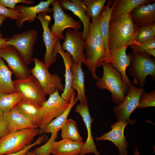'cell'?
Masks as SVG:
<instances>
[{"label": "cell", "instance_id": "obj_18", "mask_svg": "<svg viewBox=\"0 0 155 155\" xmlns=\"http://www.w3.org/2000/svg\"><path fill=\"white\" fill-rule=\"evenodd\" d=\"M127 47H122L109 49L112 62L111 63L113 67L121 75L123 82L129 86L131 85L130 80L126 75L127 68L130 66L132 55L127 54L126 51Z\"/></svg>", "mask_w": 155, "mask_h": 155}, {"label": "cell", "instance_id": "obj_45", "mask_svg": "<svg viewBox=\"0 0 155 155\" xmlns=\"http://www.w3.org/2000/svg\"><path fill=\"white\" fill-rule=\"evenodd\" d=\"M25 155H36L33 152V151L29 150Z\"/></svg>", "mask_w": 155, "mask_h": 155}, {"label": "cell", "instance_id": "obj_13", "mask_svg": "<svg viewBox=\"0 0 155 155\" xmlns=\"http://www.w3.org/2000/svg\"><path fill=\"white\" fill-rule=\"evenodd\" d=\"M36 18L40 22L43 28L42 37L46 47L44 62L48 68L57 60V57L54 55V50L55 44L60 40L54 35L49 28L51 18L47 13H39Z\"/></svg>", "mask_w": 155, "mask_h": 155}, {"label": "cell", "instance_id": "obj_30", "mask_svg": "<svg viewBox=\"0 0 155 155\" xmlns=\"http://www.w3.org/2000/svg\"><path fill=\"white\" fill-rule=\"evenodd\" d=\"M61 137L78 142L83 143L76 122L72 119H67L61 129Z\"/></svg>", "mask_w": 155, "mask_h": 155}, {"label": "cell", "instance_id": "obj_3", "mask_svg": "<svg viewBox=\"0 0 155 155\" xmlns=\"http://www.w3.org/2000/svg\"><path fill=\"white\" fill-rule=\"evenodd\" d=\"M102 65L103 75L97 80L96 85L100 89L109 91L111 93L112 101L119 105L124 100L129 86L123 82L121 75L113 67L111 63H106Z\"/></svg>", "mask_w": 155, "mask_h": 155}, {"label": "cell", "instance_id": "obj_10", "mask_svg": "<svg viewBox=\"0 0 155 155\" xmlns=\"http://www.w3.org/2000/svg\"><path fill=\"white\" fill-rule=\"evenodd\" d=\"M144 91L142 88H137L133 85L129 86L128 93L123 102L113 108V113L117 121L125 120L131 124L135 123V120L130 119V115L137 108L140 97Z\"/></svg>", "mask_w": 155, "mask_h": 155}, {"label": "cell", "instance_id": "obj_36", "mask_svg": "<svg viewBox=\"0 0 155 155\" xmlns=\"http://www.w3.org/2000/svg\"><path fill=\"white\" fill-rule=\"evenodd\" d=\"M130 46L134 53H145L148 49H155V38L140 44L131 45Z\"/></svg>", "mask_w": 155, "mask_h": 155}, {"label": "cell", "instance_id": "obj_1", "mask_svg": "<svg viewBox=\"0 0 155 155\" xmlns=\"http://www.w3.org/2000/svg\"><path fill=\"white\" fill-rule=\"evenodd\" d=\"M100 17L90 23L89 32L85 39L84 64L95 80L98 78L96 74L97 67L105 63L106 57V49L99 32Z\"/></svg>", "mask_w": 155, "mask_h": 155}, {"label": "cell", "instance_id": "obj_8", "mask_svg": "<svg viewBox=\"0 0 155 155\" xmlns=\"http://www.w3.org/2000/svg\"><path fill=\"white\" fill-rule=\"evenodd\" d=\"M16 92L21 95L22 100L42 105L46 100V95L41 86L31 74L26 78L13 81Z\"/></svg>", "mask_w": 155, "mask_h": 155}, {"label": "cell", "instance_id": "obj_28", "mask_svg": "<svg viewBox=\"0 0 155 155\" xmlns=\"http://www.w3.org/2000/svg\"><path fill=\"white\" fill-rule=\"evenodd\" d=\"M12 74L3 59L0 57V95L16 92L11 78Z\"/></svg>", "mask_w": 155, "mask_h": 155}, {"label": "cell", "instance_id": "obj_41", "mask_svg": "<svg viewBox=\"0 0 155 155\" xmlns=\"http://www.w3.org/2000/svg\"><path fill=\"white\" fill-rule=\"evenodd\" d=\"M8 39L7 38H0V49L6 48L9 46L5 44L6 41Z\"/></svg>", "mask_w": 155, "mask_h": 155}, {"label": "cell", "instance_id": "obj_14", "mask_svg": "<svg viewBox=\"0 0 155 155\" xmlns=\"http://www.w3.org/2000/svg\"><path fill=\"white\" fill-rule=\"evenodd\" d=\"M0 57L6 61L17 80L26 78L32 74L31 70L13 47L9 46L0 49Z\"/></svg>", "mask_w": 155, "mask_h": 155}, {"label": "cell", "instance_id": "obj_24", "mask_svg": "<svg viewBox=\"0 0 155 155\" xmlns=\"http://www.w3.org/2000/svg\"><path fill=\"white\" fill-rule=\"evenodd\" d=\"M84 143L62 138L59 141L53 142L51 154L53 155H81Z\"/></svg>", "mask_w": 155, "mask_h": 155}, {"label": "cell", "instance_id": "obj_5", "mask_svg": "<svg viewBox=\"0 0 155 155\" xmlns=\"http://www.w3.org/2000/svg\"><path fill=\"white\" fill-rule=\"evenodd\" d=\"M132 55L128 73L133 78L134 83L142 88L145 84L147 76L155 78V60L145 53H133Z\"/></svg>", "mask_w": 155, "mask_h": 155}, {"label": "cell", "instance_id": "obj_40", "mask_svg": "<svg viewBox=\"0 0 155 155\" xmlns=\"http://www.w3.org/2000/svg\"><path fill=\"white\" fill-rule=\"evenodd\" d=\"M44 137H45V136L44 135L40 136L33 143L27 146L22 150L18 152L6 155H25L27 152L32 148L41 143L44 140Z\"/></svg>", "mask_w": 155, "mask_h": 155}, {"label": "cell", "instance_id": "obj_29", "mask_svg": "<svg viewBox=\"0 0 155 155\" xmlns=\"http://www.w3.org/2000/svg\"><path fill=\"white\" fill-rule=\"evenodd\" d=\"M75 92L71 97L69 105L66 110L60 115L53 120L45 127L42 134L44 133L58 134L67 119V117L73 106L77 103L74 100Z\"/></svg>", "mask_w": 155, "mask_h": 155}, {"label": "cell", "instance_id": "obj_42", "mask_svg": "<svg viewBox=\"0 0 155 155\" xmlns=\"http://www.w3.org/2000/svg\"><path fill=\"white\" fill-rule=\"evenodd\" d=\"M147 55L150 56L155 57V49H150L147 50L145 52Z\"/></svg>", "mask_w": 155, "mask_h": 155}, {"label": "cell", "instance_id": "obj_25", "mask_svg": "<svg viewBox=\"0 0 155 155\" xmlns=\"http://www.w3.org/2000/svg\"><path fill=\"white\" fill-rule=\"evenodd\" d=\"M8 133L22 129L38 128L15 108L6 114Z\"/></svg>", "mask_w": 155, "mask_h": 155}, {"label": "cell", "instance_id": "obj_15", "mask_svg": "<svg viewBox=\"0 0 155 155\" xmlns=\"http://www.w3.org/2000/svg\"><path fill=\"white\" fill-rule=\"evenodd\" d=\"M129 124L125 120L117 121L111 125V130L100 137H96L97 141L108 140L113 143L119 151V155H127L128 142L124 135L125 127Z\"/></svg>", "mask_w": 155, "mask_h": 155}, {"label": "cell", "instance_id": "obj_27", "mask_svg": "<svg viewBox=\"0 0 155 155\" xmlns=\"http://www.w3.org/2000/svg\"><path fill=\"white\" fill-rule=\"evenodd\" d=\"M152 0H115L113 2V8L111 20L123 14L130 13L138 6L151 3Z\"/></svg>", "mask_w": 155, "mask_h": 155}, {"label": "cell", "instance_id": "obj_38", "mask_svg": "<svg viewBox=\"0 0 155 155\" xmlns=\"http://www.w3.org/2000/svg\"><path fill=\"white\" fill-rule=\"evenodd\" d=\"M34 2V1L28 0H0V4L7 8L17 10L15 6L18 3H22L30 5Z\"/></svg>", "mask_w": 155, "mask_h": 155}, {"label": "cell", "instance_id": "obj_44", "mask_svg": "<svg viewBox=\"0 0 155 155\" xmlns=\"http://www.w3.org/2000/svg\"><path fill=\"white\" fill-rule=\"evenodd\" d=\"M150 28L153 33L155 34V23L154 22L150 24Z\"/></svg>", "mask_w": 155, "mask_h": 155}, {"label": "cell", "instance_id": "obj_9", "mask_svg": "<svg viewBox=\"0 0 155 155\" xmlns=\"http://www.w3.org/2000/svg\"><path fill=\"white\" fill-rule=\"evenodd\" d=\"M57 90L50 95L48 99L41 106L42 118L39 127V134L42 132L46 126L54 119L61 114L67 108L68 103L60 96Z\"/></svg>", "mask_w": 155, "mask_h": 155}, {"label": "cell", "instance_id": "obj_23", "mask_svg": "<svg viewBox=\"0 0 155 155\" xmlns=\"http://www.w3.org/2000/svg\"><path fill=\"white\" fill-rule=\"evenodd\" d=\"M130 14L133 22L138 27L155 22V3L139 5Z\"/></svg>", "mask_w": 155, "mask_h": 155}, {"label": "cell", "instance_id": "obj_7", "mask_svg": "<svg viewBox=\"0 0 155 155\" xmlns=\"http://www.w3.org/2000/svg\"><path fill=\"white\" fill-rule=\"evenodd\" d=\"M34 67L31 69V74L38 81L46 94L50 95L58 90L63 92L64 86L57 74H51L44 61L34 58Z\"/></svg>", "mask_w": 155, "mask_h": 155}, {"label": "cell", "instance_id": "obj_2", "mask_svg": "<svg viewBox=\"0 0 155 155\" xmlns=\"http://www.w3.org/2000/svg\"><path fill=\"white\" fill-rule=\"evenodd\" d=\"M138 27L133 22L130 13L123 14L110 20L109 30V49L128 47L135 44Z\"/></svg>", "mask_w": 155, "mask_h": 155}, {"label": "cell", "instance_id": "obj_35", "mask_svg": "<svg viewBox=\"0 0 155 155\" xmlns=\"http://www.w3.org/2000/svg\"><path fill=\"white\" fill-rule=\"evenodd\" d=\"M58 134L51 133V137L47 142L42 146L35 149L34 152L36 155H50L52 144L57 138Z\"/></svg>", "mask_w": 155, "mask_h": 155}, {"label": "cell", "instance_id": "obj_37", "mask_svg": "<svg viewBox=\"0 0 155 155\" xmlns=\"http://www.w3.org/2000/svg\"><path fill=\"white\" fill-rule=\"evenodd\" d=\"M20 15V12L17 10L10 9L0 4V15L16 21L19 19Z\"/></svg>", "mask_w": 155, "mask_h": 155}, {"label": "cell", "instance_id": "obj_6", "mask_svg": "<svg viewBox=\"0 0 155 155\" xmlns=\"http://www.w3.org/2000/svg\"><path fill=\"white\" fill-rule=\"evenodd\" d=\"M38 34L35 29L16 34L9 38L5 44L13 47L28 65L33 61V54Z\"/></svg>", "mask_w": 155, "mask_h": 155}, {"label": "cell", "instance_id": "obj_26", "mask_svg": "<svg viewBox=\"0 0 155 155\" xmlns=\"http://www.w3.org/2000/svg\"><path fill=\"white\" fill-rule=\"evenodd\" d=\"M41 106L28 101L22 100L14 107L38 128L42 118Z\"/></svg>", "mask_w": 155, "mask_h": 155}, {"label": "cell", "instance_id": "obj_31", "mask_svg": "<svg viewBox=\"0 0 155 155\" xmlns=\"http://www.w3.org/2000/svg\"><path fill=\"white\" fill-rule=\"evenodd\" d=\"M106 0H83L86 7V15L92 21L97 20L100 17L104 7Z\"/></svg>", "mask_w": 155, "mask_h": 155}, {"label": "cell", "instance_id": "obj_39", "mask_svg": "<svg viewBox=\"0 0 155 155\" xmlns=\"http://www.w3.org/2000/svg\"><path fill=\"white\" fill-rule=\"evenodd\" d=\"M8 133L6 114L0 109V138Z\"/></svg>", "mask_w": 155, "mask_h": 155}, {"label": "cell", "instance_id": "obj_43", "mask_svg": "<svg viewBox=\"0 0 155 155\" xmlns=\"http://www.w3.org/2000/svg\"><path fill=\"white\" fill-rule=\"evenodd\" d=\"M7 18L6 17L0 15V26L3 22ZM0 38H3L0 32Z\"/></svg>", "mask_w": 155, "mask_h": 155}, {"label": "cell", "instance_id": "obj_33", "mask_svg": "<svg viewBox=\"0 0 155 155\" xmlns=\"http://www.w3.org/2000/svg\"><path fill=\"white\" fill-rule=\"evenodd\" d=\"M150 24L138 27L135 39V44H140L155 38V34L151 30Z\"/></svg>", "mask_w": 155, "mask_h": 155}, {"label": "cell", "instance_id": "obj_46", "mask_svg": "<svg viewBox=\"0 0 155 155\" xmlns=\"http://www.w3.org/2000/svg\"><path fill=\"white\" fill-rule=\"evenodd\" d=\"M133 155H140L137 147L135 148Z\"/></svg>", "mask_w": 155, "mask_h": 155}, {"label": "cell", "instance_id": "obj_4", "mask_svg": "<svg viewBox=\"0 0 155 155\" xmlns=\"http://www.w3.org/2000/svg\"><path fill=\"white\" fill-rule=\"evenodd\" d=\"M38 128L27 129L8 133L0 138V155L19 152L32 144L40 132Z\"/></svg>", "mask_w": 155, "mask_h": 155}, {"label": "cell", "instance_id": "obj_12", "mask_svg": "<svg viewBox=\"0 0 155 155\" xmlns=\"http://www.w3.org/2000/svg\"><path fill=\"white\" fill-rule=\"evenodd\" d=\"M82 32L67 29L62 46L63 50L71 56L73 63L84 64L86 41L82 36Z\"/></svg>", "mask_w": 155, "mask_h": 155}, {"label": "cell", "instance_id": "obj_17", "mask_svg": "<svg viewBox=\"0 0 155 155\" xmlns=\"http://www.w3.org/2000/svg\"><path fill=\"white\" fill-rule=\"evenodd\" d=\"M54 53L56 57L57 54H60L63 61L65 67V85L64 90L61 97L65 101L69 103L74 92L72 88L73 76L71 68L73 63L72 57L68 53L64 51L60 40L57 42L55 46Z\"/></svg>", "mask_w": 155, "mask_h": 155}, {"label": "cell", "instance_id": "obj_19", "mask_svg": "<svg viewBox=\"0 0 155 155\" xmlns=\"http://www.w3.org/2000/svg\"><path fill=\"white\" fill-rule=\"evenodd\" d=\"M75 111L81 116L86 128L88 137L86 142L84 143L81 155L93 153L95 155H100L97 149L92 136L91 125L94 121L90 113L88 104H79L76 107Z\"/></svg>", "mask_w": 155, "mask_h": 155}, {"label": "cell", "instance_id": "obj_20", "mask_svg": "<svg viewBox=\"0 0 155 155\" xmlns=\"http://www.w3.org/2000/svg\"><path fill=\"white\" fill-rule=\"evenodd\" d=\"M59 3L62 9L71 11L77 16L83 25L82 31L83 38L85 39L88 36L90 31V18L86 15V7L83 4L82 0H59Z\"/></svg>", "mask_w": 155, "mask_h": 155}, {"label": "cell", "instance_id": "obj_16", "mask_svg": "<svg viewBox=\"0 0 155 155\" xmlns=\"http://www.w3.org/2000/svg\"><path fill=\"white\" fill-rule=\"evenodd\" d=\"M54 0H41L38 4L33 6H27L23 4L16 5L15 7L20 13L19 19L16 21L17 27H23V23L26 21L29 22H34L39 13L53 12V9L50 7V5Z\"/></svg>", "mask_w": 155, "mask_h": 155}, {"label": "cell", "instance_id": "obj_34", "mask_svg": "<svg viewBox=\"0 0 155 155\" xmlns=\"http://www.w3.org/2000/svg\"><path fill=\"white\" fill-rule=\"evenodd\" d=\"M155 91L147 93L143 92L140 95L137 108H142L155 106Z\"/></svg>", "mask_w": 155, "mask_h": 155}, {"label": "cell", "instance_id": "obj_11", "mask_svg": "<svg viewBox=\"0 0 155 155\" xmlns=\"http://www.w3.org/2000/svg\"><path fill=\"white\" fill-rule=\"evenodd\" d=\"M53 7L54 23L50 29L56 37L60 40H64L63 31L66 29L71 28L79 30L81 29L80 21H76L72 17L66 14L59 5L58 0H54L51 4Z\"/></svg>", "mask_w": 155, "mask_h": 155}, {"label": "cell", "instance_id": "obj_21", "mask_svg": "<svg viewBox=\"0 0 155 155\" xmlns=\"http://www.w3.org/2000/svg\"><path fill=\"white\" fill-rule=\"evenodd\" d=\"M111 1H108L100 17L99 30L100 34L103 39L106 52L105 62H112V57L109 47V30L113 5H111Z\"/></svg>", "mask_w": 155, "mask_h": 155}, {"label": "cell", "instance_id": "obj_22", "mask_svg": "<svg viewBox=\"0 0 155 155\" xmlns=\"http://www.w3.org/2000/svg\"><path fill=\"white\" fill-rule=\"evenodd\" d=\"M82 63H73L72 65V88L77 92L78 94L75 98V101L77 102L79 100L80 104L85 105L88 104V100L85 94L84 72L81 67Z\"/></svg>", "mask_w": 155, "mask_h": 155}, {"label": "cell", "instance_id": "obj_32", "mask_svg": "<svg viewBox=\"0 0 155 155\" xmlns=\"http://www.w3.org/2000/svg\"><path fill=\"white\" fill-rule=\"evenodd\" d=\"M17 92L0 95V109L5 114L10 112L22 100Z\"/></svg>", "mask_w": 155, "mask_h": 155}]
</instances>
